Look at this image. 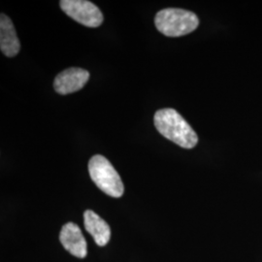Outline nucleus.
Listing matches in <instances>:
<instances>
[{"mask_svg": "<svg viewBox=\"0 0 262 262\" xmlns=\"http://www.w3.org/2000/svg\"><path fill=\"white\" fill-rule=\"evenodd\" d=\"M154 123L162 136L184 149H192L198 143L196 132L174 109L159 110L155 114Z\"/></svg>", "mask_w": 262, "mask_h": 262, "instance_id": "f257e3e1", "label": "nucleus"}, {"mask_svg": "<svg viewBox=\"0 0 262 262\" xmlns=\"http://www.w3.org/2000/svg\"><path fill=\"white\" fill-rule=\"evenodd\" d=\"M156 28L168 37H180L194 31L199 19L193 12L178 8L161 10L155 18Z\"/></svg>", "mask_w": 262, "mask_h": 262, "instance_id": "f03ea898", "label": "nucleus"}, {"mask_svg": "<svg viewBox=\"0 0 262 262\" xmlns=\"http://www.w3.org/2000/svg\"><path fill=\"white\" fill-rule=\"evenodd\" d=\"M89 173L94 184L104 193L114 198L122 196L124 187L119 173L111 162L101 155H95L89 161Z\"/></svg>", "mask_w": 262, "mask_h": 262, "instance_id": "7ed1b4c3", "label": "nucleus"}, {"mask_svg": "<svg viewBox=\"0 0 262 262\" xmlns=\"http://www.w3.org/2000/svg\"><path fill=\"white\" fill-rule=\"evenodd\" d=\"M59 5L67 16L86 28H98L103 23L100 9L86 0H61Z\"/></svg>", "mask_w": 262, "mask_h": 262, "instance_id": "20e7f679", "label": "nucleus"}, {"mask_svg": "<svg viewBox=\"0 0 262 262\" xmlns=\"http://www.w3.org/2000/svg\"><path fill=\"white\" fill-rule=\"evenodd\" d=\"M90 79V72L83 68L71 67L60 72L54 82L55 91L58 94L66 95L82 90Z\"/></svg>", "mask_w": 262, "mask_h": 262, "instance_id": "39448f33", "label": "nucleus"}, {"mask_svg": "<svg viewBox=\"0 0 262 262\" xmlns=\"http://www.w3.org/2000/svg\"><path fill=\"white\" fill-rule=\"evenodd\" d=\"M59 241L66 251L76 257L84 258L86 256V241L80 227L74 223H68L62 226L59 234Z\"/></svg>", "mask_w": 262, "mask_h": 262, "instance_id": "423d86ee", "label": "nucleus"}, {"mask_svg": "<svg viewBox=\"0 0 262 262\" xmlns=\"http://www.w3.org/2000/svg\"><path fill=\"white\" fill-rule=\"evenodd\" d=\"M0 49L2 54L8 57L17 56L20 49L12 19L3 13L0 15Z\"/></svg>", "mask_w": 262, "mask_h": 262, "instance_id": "0eeeda50", "label": "nucleus"}, {"mask_svg": "<svg viewBox=\"0 0 262 262\" xmlns=\"http://www.w3.org/2000/svg\"><path fill=\"white\" fill-rule=\"evenodd\" d=\"M85 230L94 237V242L99 247L106 246L111 238V228L109 225L92 210L84 213Z\"/></svg>", "mask_w": 262, "mask_h": 262, "instance_id": "6e6552de", "label": "nucleus"}]
</instances>
